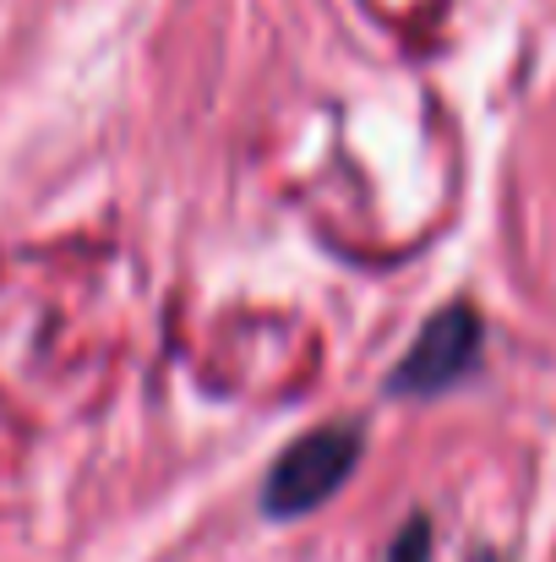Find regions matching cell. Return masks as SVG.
Listing matches in <instances>:
<instances>
[{
  "label": "cell",
  "instance_id": "cell-1",
  "mask_svg": "<svg viewBox=\"0 0 556 562\" xmlns=\"http://www.w3.org/2000/svg\"><path fill=\"white\" fill-rule=\"evenodd\" d=\"M355 464H361V426H344V420L317 426L273 459V470L262 481V503H268L273 519L311 514L350 481Z\"/></svg>",
  "mask_w": 556,
  "mask_h": 562
},
{
  "label": "cell",
  "instance_id": "cell-2",
  "mask_svg": "<svg viewBox=\"0 0 556 562\" xmlns=\"http://www.w3.org/2000/svg\"><path fill=\"white\" fill-rule=\"evenodd\" d=\"M480 339H486V328H480V317H475L469 306H447V312H436V317L420 328V339L404 350L398 372L387 376V393L425 398V393L453 387L458 376L480 361Z\"/></svg>",
  "mask_w": 556,
  "mask_h": 562
},
{
  "label": "cell",
  "instance_id": "cell-3",
  "mask_svg": "<svg viewBox=\"0 0 556 562\" xmlns=\"http://www.w3.org/2000/svg\"><path fill=\"white\" fill-rule=\"evenodd\" d=\"M420 558H425V530L409 525V536H404V547H398V558L393 562H420Z\"/></svg>",
  "mask_w": 556,
  "mask_h": 562
}]
</instances>
